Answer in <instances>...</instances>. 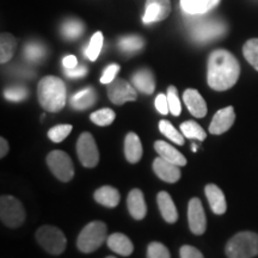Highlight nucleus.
<instances>
[{
	"label": "nucleus",
	"mask_w": 258,
	"mask_h": 258,
	"mask_svg": "<svg viewBox=\"0 0 258 258\" xmlns=\"http://www.w3.org/2000/svg\"><path fill=\"white\" fill-rule=\"evenodd\" d=\"M183 101H184L190 114L195 116V117L202 118L207 115V104H206V101L200 95L198 90H186L184 95H183Z\"/></svg>",
	"instance_id": "14"
},
{
	"label": "nucleus",
	"mask_w": 258,
	"mask_h": 258,
	"mask_svg": "<svg viewBox=\"0 0 258 258\" xmlns=\"http://www.w3.org/2000/svg\"><path fill=\"white\" fill-rule=\"evenodd\" d=\"M36 239L38 244L50 254H61L66 250L67 240L62 231L54 226H42L36 232Z\"/></svg>",
	"instance_id": "5"
},
{
	"label": "nucleus",
	"mask_w": 258,
	"mask_h": 258,
	"mask_svg": "<svg viewBox=\"0 0 258 258\" xmlns=\"http://www.w3.org/2000/svg\"><path fill=\"white\" fill-rule=\"evenodd\" d=\"M118 71H120V66L116 63H112V64H109L108 67L104 70V72H103L102 77H101V83L102 84H110L115 80V77L116 74L118 73Z\"/></svg>",
	"instance_id": "39"
},
{
	"label": "nucleus",
	"mask_w": 258,
	"mask_h": 258,
	"mask_svg": "<svg viewBox=\"0 0 258 258\" xmlns=\"http://www.w3.org/2000/svg\"><path fill=\"white\" fill-rule=\"evenodd\" d=\"M133 84L135 89L139 90L140 92L145 93V95H152L156 89V80L152 72L147 69L139 70L133 74Z\"/></svg>",
	"instance_id": "18"
},
{
	"label": "nucleus",
	"mask_w": 258,
	"mask_h": 258,
	"mask_svg": "<svg viewBox=\"0 0 258 258\" xmlns=\"http://www.w3.org/2000/svg\"><path fill=\"white\" fill-rule=\"evenodd\" d=\"M127 206L129 213H131V215L135 220H143L146 217L147 208L146 203H145L144 194L141 190L133 189L129 192L127 199Z\"/></svg>",
	"instance_id": "15"
},
{
	"label": "nucleus",
	"mask_w": 258,
	"mask_h": 258,
	"mask_svg": "<svg viewBox=\"0 0 258 258\" xmlns=\"http://www.w3.org/2000/svg\"><path fill=\"white\" fill-rule=\"evenodd\" d=\"M66 85L62 79L54 76H47L37 85L38 102L44 110L57 112L66 105Z\"/></svg>",
	"instance_id": "2"
},
{
	"label": "nucleus",
	"mask_w": 258,
	"mask_h": 258,
	"mask_svg": "<svg viewBox=\"0 0 258 258\" xmlns=\"http://www.w3.org/2000/svg\"><path fill=\"white\" fill-rule=\"evenodd\" d=\"M205 192L213 213L218 215L224 214L226 209H227V203H226V199L222 190L215 184H208L205 188Z\"/></svg>",
	"instance_id": "17"
},
{
	"label": "nucleus",
	"mask_w": 258,
	"mask_h": 258,
	"mask_svg": "<svg viewBox=\"0 0 258 258\" xmlns=\"http://www.w3.org/2000/svg\"><path fill=\"white\" fill-rule=\"evenodd\" d=\"M5 98L11 102H21L24 101L28 97V90L22 86H14V88H9L4 92Z\"/></svg>",
	"instance_id": "38"
},
{
	"label": "nucleus",
	"mask_w": 258,
	"mask_h": 258,
	"mask_svg": "<svg viewBox=\"0 0 258 258\" xmlns=\"http://www.w3.org/2000/svg\"><path fill=\"white\" fill-rule=\"evenodd\" d=\"M23 54L27 60L32 61V62H38V61H41L44 57V55H46V49H44V47L41 43L30 42V43H28L25 46Z\"/></svg>",
	"instance_id": "32"
},
{
	"label": "nucleus",
	"mask_w": 258,
	"mask_h": 258,
	"mask_svg": "<svg viewBox=\"0 0 258 258\" xmlns=\"http://www.w3.org/2000/svg\"><path fill=\"white\" fill-rule=\"evenodd\" d=\"M235 121V112L233 106L220 109L213 116V120L209 125V133L214 135L224 134L233 125Z\"/></svg>",
	"instance_id": "12"
},
{
	"label": "nucleus",
	"mask_w": 258,
	"mask_h": 258,
	"mask_svg": "<svg viewBox=\"0 0 258 258\" xmlns=\"http://www.w3.org/2000/svg\"><path fill=\"white\" fill-rule=\"evenodd\" d=\"M0 218L10 228H17L25 220V211L21 201L14 196L4 195L0 199Z\"/></svg>",
	"instance_id": "6"
},
{
	"label": "nucleus",
	"mask_w": 258,
	"mask_h": 258,
	"mask_svg": "<svg viewBox=\"0 0 258 258\" xmlns=\"http://www.w3.org/2000/svg\"><path fill=\"white\" fill-rule=\"evenodd\" d=\"M156 108L161 115H167V112L170 111L169 102H167V96L163 95V93H160V95L157 96Z\"/></svg>",
	"instance_id": "41"
},
{
	"label": "nucleus",
	"mask_w": 258,
	"mask_h": 258,
	"mask_svg": "<svg viewBox=\"0 0 258 258\" xmlns=\"http://www.w3.org/2000/svg\"><path fill=\"white\" fill-rule=\"evenodd\" d=\"M224 32V27L221 24L218 23H211V24H205L201 28H199L198 30L194 32V36L196 40L199 41H207L212 40V38L219 36V35Z\"/></svg>",
	"instance_id": "26"
},
{
	"label": "nucleus",
	"mask_w": 258,
	"mask_h": 258,
	"mask_svg": "<svg viewBox=\"0 0 258 258\" xmlns=\"http://www.w3.org/2000/svg\"><path fill=\"white\" fill-rule=\"evenodd\" d=\"M243 54L247 62L258 71V38H251L244 44Z\"/></svg>",
	"instance_id": "31"
},
{
	"label": "nucleus",
	"mask_w": 258,
	"mask_h": 258,
	"mask_svg": "<svg viewBox=\"0 0 258 258\" xmlns=\"http://www.w3.org/2000/svg\"><path fill=\"white\" fill-rule=\"evenodd\" d=\"M84 31V24L77 19H71V21L64 22L61 28V34L69 40H76L78 38Z\"/></svg>",
	"instance_id": "29"
},
{
	"label": "nucleus",
	"mask_w": 258,
	"mask_h": 258,
	"mask_svg": "<svg viewBox=\"0 0 258 258\" xmlns=\"http://www.w3.org/2000/svg\"><path fill=\"white\" fill-rule=\"evenodd\" d=\"M124 154L129 163L137 164L143 157L141 141L135 133H128L124 140Z\"/></svg>",
	"instance_id": "22"
},
{
	"label": "nucleus",
	"mask_w": 258,
	"mask_h": 258,
	"mask_svg": "<svg viewBox=\"0 0 258 258\" xmlns=\"http://www.w3.org/2000/svg\"><path fill=\"white\" fill-rule=\"evenodd\" d=\"M72 129L73 127L71 124L55 125V127L49 129L48 137H49L50 140L54 141V143H61V141H63L64 139L69 137L71 132H72Z\"/></svg>",
	"instance_id": "35"
},
{
	"label": "nucleus",
	"mask_w": 258,
	"mask_h": 258,
	"mask_svg": "<svg viewBox=\"0 0 258 258\" xmlns=\"http://www.w3.org/2000/svg\"><path fill=\"white\" fill-rule=\"evenodd\" d=\"M240 76V64L231 51L217 49L209 55L207 82L215 91H226L234 86Z\"/></svg>",
	"instance_id": "1"
},
{
	"label": "nucleus",
	"mask_w": 258,
	"mask_h": 258,
	"mask_svg": "<svg viewBox=\"0 0 258 258\" xmlns=\"http://www.w3.org/2000/svg\"><path fill=\"white\" fill-rule=\"evenodd\" d=\"M167 102H169V108L170 112L173 116H178L182 111V106H180V102L178 98V92H177V89L175 86H169L167 89Z\"/></svg>",
	"instance_id": "36"
},
{
	"label": "nucleus",
	"mask_w": 258,
	"mask_h": 258,
	"mask_svg": "<svg viewBox=\"0 0 258 258\" xmlns=\"http://www.w3.org/2000/svg\"><path fill=\"white\" fill-rule=\"evenodd\" d=\"M16 47H17V41L8 32H3L0 36V62L6 63L14 56Z\"/></svg>",
	"instance_id": "25"
},
{
	"label": "nucleus",
	"mask_w": 258,
	"mask_h": 258,
	"mask_svg": "<svg viewBox=\"0 0 258 258\" xmlns=\"http://www.w3.org/2000/svg\"><path fill=\"white\" fill-rule=\"evenodd\" d=\"M95 200L96 202L104 206V207L114 208L120 203V192H118L117 189L112 188V186L104 185L96 190Z\"/></svg>",
	"instance_id": "23"
},
{
	"label": "nucleus",
	"mask_w": 258,
	"mask_h": 258,
	"mask_svg": "<svg viewBox=\"0 0 258 258\" xmlns=\"http://www.w3.org/2000/svg\"><path fill=\"white\" fill-rule=\"evenodd\" d=\"M157 202L164 220L169 222V224H173V222H176L177 219H178V213H177L176 206L175 203H173L172 199H171L170 194H167L166 191L159 192L158 194Z\"/></svg>",
	"instance_id": "20"
},
{
	"label": "nucleus",
	"mask_w": 258,
	"mask_h": 258,
	"mask_svg": "<svg viewBox=\"0 0 258 258\" xmlns=\"http://www.w3.org/2000/svg\"><path fill=\"white\" fill-rule=\"evenodd\" d=\"M188 221L189 228L194 234L201 235L207 228V218L205 209L199 199H191L188 206Z\"/></svg>",
	"instance_id": "10"
},
{
	"label": "nucleus",
	"mask_w": 258,
	"mask_h": 258,
	"mask_svg": "<svg viewBox=\"0 0 258 258\" xmlns=\"http://www.w3.org/2000/svg\"><path fill=\"white\" fill-rule=\"evenodd\" d=\"M106 258H116V257H114V256H109V257H106Z\"/></svg>",
	"instance_id": "46"
},
{
	"label": "nucleus",
	"mask_w": 258,
	"mask_h": 258,
	"mask_svg": "<svg viewBox=\"0 0 258 258\" xmlns=\"http://www.w3.org/2000/svg\"><path fill=\"white\" fill-rule=\"evenodd\" d=\"M228 258H253L258 256V234L254 232H239L226 245Z\"/></svg>",
	"instance_id": "3"
},
{
	"label": "nucleus",
	"mask_w": 258,
	"mask_h": 258,
	"mask_svg": "<svg viewBox=\"0 0 258 258\" xmlns=\"http://www.w3.org/2000/svg\"><path fill=\"white\" fill-rule=\"evenodd\" d=\"M86 73H88V69L85 66H77L71 70L64 69V74L69 78H83L86 76Z\"/></svg>",
	"instance_id": "42"
},
{
	"label": "nucleus",
	"mask_w": 258,
	"mask_h": 258,
	"mask_svg": "<svg viewBox=\"0 0 258 258\" xmlns=\"http://www.w3.org/2000/svg\"><path fill=\"white\" fill-rule=\"evenodd\" d=\"M116 117L114 110L111 109L105 108V109H101V110H97L91 114L90 118L93 123L97 125H101V127H105V125L111 124L114 122Z\"/></svg>",
	"instance_id": "34"
},
{
	"label": "nucleus",
	"mask_w": 258,
	"mask_h": 258,
	"mask_svg": "<svg viewBox=\"0 0 258 258\" xmlns=\"http://www.w3.org/2000/svg\"><path fill=\"white\" fill-rule=\"evenodd\" d=\"M180 258H203L201 251L196 249V247L190 246V245H184L180 247L179 250Z\"/></svg>",
	"instance_id": "40"
},
{
	"label": "nucleus",
	"mask_w": 258,
	"mask_h": 258,
	"mask_svg": "<svg viewBox=\"0 0 258 258\" xmlns=\"http://www.w3.org/2000/svg\"><path fill=\"white\" fill-rule=\"evenodd\" d=\"M153 170L156 175L167 183H176L180 178L179 166L176 164L170 163L164 159V158L158 157L153 161Z\"/></svg>",
	"instance_id": "13"
},
{
	"label": "nucleus",
	"mask_w": 258,
	"mask_h": 258,
	"mask_svg": "<svg viewBox=\"0 0 258 258\" xmlns=\"http://www.w3.org/2000/svg\"><path fill=\"white\" fill-rule=\"evenodd\" d=\"M97 95L96 91L92 88H86L74 93L72 98H71V105L73 106L76 110H86L90 106H92L96 103Z\"/></svg>",
	"instance_id": "24"
},
{
	"label": "nucleus",
	"mask_w": 258,
	"mask_h": 258,
	"mask_svg": "<svg viewBox=\"0 0 258 258\" xmlns=\"http://www.w3.org/2000/svg\"><path fill=\"white\" fill-rule=\"evenodd\" d=\"M154 148H156V151L158 152V154H159V157L164 158V159L170 161V163L176 164V165L178 166L186 165L185 157L183 156L179 151H177L175 147L165 143V141H161V140L157 141V143L154 144Z\"/></svg>",
	"instance_id": "19"
},
{
	"label": "nucleus",
	"mask_w": 258,
	"mask_h": 258,
	"mask_svg": "<svg viewBox=\"0 0 258 258\" xmlns=\"http://www.w3.org/2000/svg\"><path fill=\"white\" fill-rule=\"evenodd\" d=\"M192 151L194 152H196V151H198V146H196V145H192Z\"/></svg>",
	"instance_id": "45"
},
{
	"label": "nucleus",
	"mask_w": 258,
	"mask_h": 258,
	"mask_svg": "<svg viewBox=\"0 0 258 258\" xmlns=\"http://www.w3.org/2000/svg\"><path fill=\"white\" fill-rule=\"evenodd\" d=\"M62 64H63V67L66 70L74 69V67L78 66V60H77V57L74 55H67V56L63 57Z\"/></svg>",
	"instance_id": "43"
},
{
	"label": "nucleus",
	"mask_w": 258,
	"mask_h": 258,
	"mask_svg": "<svg viewBox=\"0 0 258 258\" xmlns=\"http://www.w3.org/2000/svg\"><path fill=\"white\" fill-rule=\"evenodd\" d=\"M147 258H171L170 251L164 244L153 241L147 247Z\"/></svg>",
	"instance_id": "37"
},
{
	"label": "nucleus",
	"mask_w": 258,
	"mask_h": 258,
	"mask_svg": "<svg viewBox=\"0 0 258 258\" xmlns=\"http://www.w3.org/2000/svg\"><path fill=\"white\" fill-rule=\"evenodd\" d=\"M108 247L115 253L121 254V256H131L134 251V245L127 235L122 233H112L106 239Z\"/></svg>",
	"instance_id": "16"
},
{
	"label": "nucleus",
	"mask_w": 258,
	"mask_h": 258,
	"mask_svg": "<svg viewBox=\"0 0 258 258\" xmlns=\"http://www.w3.org/2000/svg\"><path fill=\"white\" fill-rule=\"evenodd\" d=\"M103 47V34L101 31H97L91 37L89 42V46L85 49V55L89 60L96 61L101 53Z\"/></svg>",
	"instance_id": "30"
},
{
	"label": "nucleus",
	"mask_w": 258,
	"mask_h": 258,
	"mask_svg": "<svg viewBox=\"0 0 258 258\" xmlns=\"http://www.w3.org/2000/svg\"><path fill=\"white\" fill-rule=\"evenodd\" d=\"M180 131H182L183 135L188 139H196L199 141H203L207 138L203 128L195 121H186L180 124Z\"/></svg>",
	"instance_id": "27"
},
{
	"label": "nucleus",
	"mask_w": 258,
	"mask_h": 258,
	"mask_svg": "<svg viewBox=\"0 0 258 258\" xmlns=\"http://www.w3.org/2000/svg\"><path fill=\"white\" fill-rule=\"evenodd\" d=\"M220 0H180L183 11L190 15H202L211 11Z\"/></svg>",
	"instance_id": "21"
},
{
	"label": "nucleus",
	"mask_w": 258,
	"mask_h": 258,
	"mask_svg": "<svg viewBox=\"0 0 258 258\" xmlns=\"http://www.w3.org/2000/svg\"><path fill=\"white\" fill-rule=\"evenodd\" d=\"M77 153L80 163L85 167H95L99 161V152L96 141L88 132L83 133L77 143Z\"/></svg>",
	"instance_id": "8"
},
{
	"label": "nucleus",
	"mask_w": 258,
	"mask_h": 258,
	"mask_svg": "<svg viewBox=\"0 0 258 258\" xmlns=\"http://www.w3.org/2000/svg\"><path fill=\"white\" fill-rule=\"evenodd\" d=\"M109 99L116 105H122L125 102L137 101L138 93L133 86L124 79H115L108 86Z\"/></svg>",
	"instance_id": "9"
},
{
	"label": "nucleus",
	"mask_w": 258,
	"mask_h": 258,
	"mask_svg": "<svg viewBox=\"0 0 258 258\" xmlns=\"http://www.w3.org/2000/svg\"><path fill=\"white\" fill-rule=\"evenodd\" d=\"M159 131L165 135L166 138H169L171 141L177 145H184V135L179 133L177 129L170 123L169 121L163 120L159 122Z\"/></svg>",
	"instance_id": "33"
},
{
	"label": "nucleus",
	"mask_w": 258,
	"mask_h": 258,
	"mask_svg": "<svg viewBox=\"0 0 258 258\" xmlns=\"http://www.w3.org/2000/svg\"><path fill=\"white\" fill-rule=\"evenodd\" d=\"M47 164L53 175L61 182H69L74 176L72 159L63 151H53L47 156Z\"/></svg>",
	"instance_id": "7"
},
{
	"label": "nucleus",
	"mask_w": 258,
	"mask_h": 258,
	"mask_svg": "<svg viewBox=\"0 0 258 258\" xmlns=\"http://www.w3.org/2000/svg\"><path fill=\"white\" fill-rule=\"evenodd\" d=\"M9 152V144L4 138L0 139V157L4 158Z\"/></svg>",
	"instance_id": "44"
},
{
	"label": "nucleus",
	"mask_w": 258,
	"mask_h": 258,
	"mask_svg": "<svg viewBox=\"0 0 258 258\" xmlns=\"http://www.w3.org/2000/svg\"><path fill=\"white\" fill-rule=\"evenodd\" d=\"M171 12L170 0H147L143 21L145 24L161 22L169 17Z\"/></svg>",
	"instance_id": "11"
},
{
	"label": "nucleus",
	"mask_w": 258,
	"mask_h": 258,
	"mask_svg": "<svg viewBox=\"0 0 258 258\" xmlns=\"http://www.w3.org/2000/svg\"><path fill=\"white\" fill-rule=\"evenodd\" d=\"M106 225L102 221H92L83 228L80 232L77 246L84 253L95 252L108 239L106 237Z\"/></svg>",
	"instance_id": "4"
},
{
	"label": "nucleus",
	"mask_w": 258,
	"mask_h": 258,
	"mask_svg": "<svg viewBox=\"0 0 258 258\" xmlns=\"http://www.w3.org/2000/svg\"><path fill=\"white\" fill-rule=\"evenodd\" d=\"M118 47L123 53H137L144 47V40L140 36H125L118 41Z\"/></svg>",
	"instance_id": "28"
}]
</instances>
